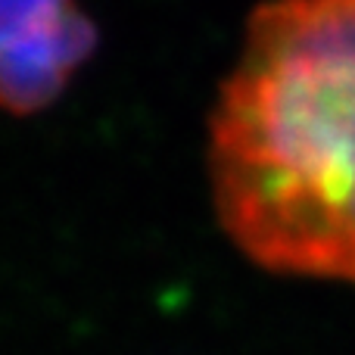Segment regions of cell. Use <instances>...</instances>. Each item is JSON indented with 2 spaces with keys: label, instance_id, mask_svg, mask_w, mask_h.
Returning a JSON list of instances; mask_svg holds the SVG:
<instances>
[{
  "label": "cell",
  "instance_id": "obj_1",
  "mask_svg": "<svg viewBox=\"0 0 355 355\" xmlns=\"http://www.w3.org/2000/svg\"><path fill=\"white\" fill-rule=\"evenodd\" d=\"M209 168L225 231L250 259L355 281V0L252 12Z\"/></svg>",
  "mask_w": 355,
  "mask_h": 355
},
{
  "label": "cell",
  "instance_id": "obj_2",
  "mask_svg": "<svg viewBox=\"0 0 355 355\" xmlns=\"http://www.w3.org/2000/svg\"><path fill=\"white\" fill-rule=\"evenodd\" d=\"M97 47V28L75 0H0V110L50 106Z\"/></svg>",
  "mask_w": 355,
  "mask_h": 355
}]
</instances>
